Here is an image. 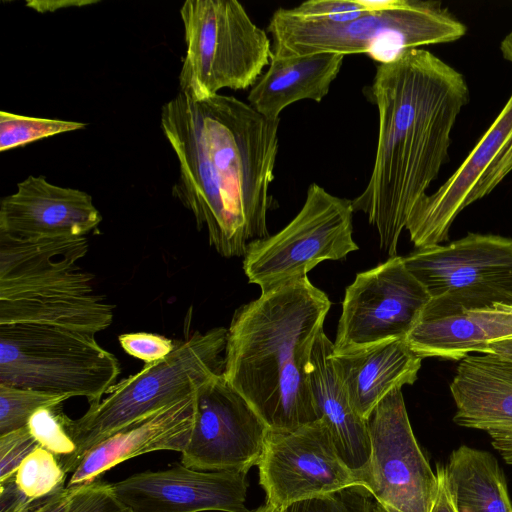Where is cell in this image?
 Instances as JSON below:
<instances>
[{"label":"cell","instance_id":"4","mask_svg":"<svg viewBox=\"0 0 512 512\" xmlns=\"http://www.w3.org/2000/svg\"><path fill=\"white\" fill-rule=\"evenodd\" d=\"M272 57L365 53L378 63L467 31L439 1L310 0L271 16Z\"/></svg>","mask_w":512,"mask_h":512},{"label":"cell","instance_id":"20","mask_svg":"<svg viewBox=\"0 0 512 512\" xmlns=\"http://www.w3.org/2000/svg\"><path fill=\"white\" fill-rule=\"evenodd\" d=\"M331 361L351 406L367 420L390 392L417 380L422 358L405 339H394L349 352H332Z\"/></svg>","mask_w":512,"mask_h":512},{"label":"cell","instance_id":"14","mask_svg":"<svg viewBox=\"0 0 512 512\" xmlns=\"http://www.w3.org/2000/svg\"><path fill=\"white\" fill-rule=\"evenodd\" d=\"M512 171V93L488 130L456 171L409 215L406 230L414 246L447 240L461 211L482 199Z\"/></svg>","mask_w":512,"mask_h":512},{"label":"cell","instance_id":"1","mask_svg":"<svg viewBox=\"0 0 512 512\" xmlns=\"http://www.w3.org/2000/svg\"><path fill=\"white\" fill-rule=\"evenodd\" d=\"M161 127L179 162L173 195L198 230L206 229L210 245L238 257L251 241L270 236L279 120L233 96L195 100L179 92L163 105Z\"/></svg>","mask_w":512,"mask_h":512},{"label":"cell","instance_id":"16","mask_svg":"<svg viewBox=\"0 0 512 512\" xmlns=\"http://www.w3.org/2000/svg\"><path fill=\"white\" fill-rule=\"evenodd\" d=\"M247 472L201 471L183 464L133 474L110 483L130 512H251L246 507Z\"/></svg>","mask_w":512,"mask_h":512},{"label":"cell","instance_id":"10","mask_svg":"<svg viewBox=\"0 0 512 512\" xmlns=\"http://www.w3.org/2000/svg\"><path fill=\"white\" fill-rule=\"evenodd\" d=\"M352 201L312 183L298 214L278 233L251 241L243 270L250 283L270 291L307 277L325 260H341L358 250L353 240Z\"/></svg>","mask_w":512,"mask_h":512},{"label":"cell","instance_id":"30","mask_svg":"<svg viewBox=\"0 0 512 512\" xmlns=\"http://www.w3.org/2000/svg\"><path fill=\"white\" fill-rule=\"evenodd\" d=\"M65 512H130L113 494L110 483L96 480L78 486Z\"/></svg>","mask_w":512,"mask_h":512},{"label":"cell","instance_id":"7","mask_svg":"<svg viewBox=\"0 0 512 512\" xmlns=\"http://www.w3.org/2000/svg\"><path fill=\"white\" fill-rule=\"evenodd\" d=\"M121 366L95 336L40 324L0 325V384L99 402Z\"/></svg>","mask_w":512,"mask_h":512},{"label":"cell","instance_id":"36","mask_svg":"<svg viewBox=\"0 0 512 512\" xmlns=\"http://www.w3.org/2000/svg\"><path fill=\"white\" fill-rule=\"evenodd\" d=\"M481 354H494L512 359V339L492 343Z\"/></svg>","mask_w":512,"mask_h":512},{"label":"cell","instance_id":"3","mask_svg":"<svg viewBox=\"0 0 512 512\" xmlns=\"http://www.w3.org/2000/svg\"><path fill=\"white\" fill-rule=\"evenodd\" d=\"M331 307L308 277L238 308L231 320L223 376L272 432L318 420L310 388V361Z\"/></svg>","mask_w":512,"mask_h":512},{"label":"cell","instance_id":"21","mask_svg":"<svg viewBox=\"0 0 512 512\" xmlns=\"http://www.w3.org/2000/svg\"><path fill=\"white\" fill-rule=\"evenodd\" d=\"M333 343L324 331L313 347L309 377L318 419L330 429L339 455L366 487L371 454L368 421L351 406L331 361Z\"/></svg>","mask_w":512,"mask_h":512},{"label":"cell","instance_id":"27","mask_svg":"<svg viewBox=\"0 0 512 512\" xmlns=\"http://www.w3.org/2000/svg\"><path fill=\"white\" fill-rule=\"evenodd\" d=\"M67 399L43 391L0 384V435L27 426L37 410L59 407Z\"/></svg>","mask_w":512,"mask_h":512},{"label":"cell","instance_id":"22","mask_svg":"<svg viewBox=\"0 0 512 512\" xmlns=\"http://www.w3.org/2000/svg\"><path fill=\"white\" fill-rule=\"evenodd\" d=\"M507 339H512V306L496 305L448 317L419 319L405 340L422 359L461 361Z\"/></svg>","mask_w":512,"mask_h":512},{"label":"cell","instance_id":"12","mask_svg":"<svg viewBox=\"0 0 512 512\" xmlns=\"http://www.w3.org/2000/svg\"><path fill=\"white\" fill-rule=\"evenodd\" d=\"M367 421L371 454L366 487L384 512H430L437 474L413 433L401 389L382 399Z\"/></svg>","mask_w":512,"mask_h":512},{"label":"cell","instance_id":"18","mask_svg":"<svg viewBox=\"0 0 512 512\" xmlns=\"http://www.w3.org/2000/svg\"><path fill=\"white\" fill-rule=\"evenodd\" d=\"M449 387L456 407L453 421L485 431L512 465V359L471 354L459 362Z\"/></svg>","mask_w":512,"mask_h":512},{"label":"cell","instance_id":"24","mask_svg":"<svg viewBox=\"0 0 512 512\" xmlns=\"http://www.w3.org/2000/svg\"><path fill=\"white\" fill-rule=\"evenodd\" d=\"M442 468L456 512H512L505 475L492 453L461 445Z\"/></svg>","mask_w":512,"mask_h":512},{"label":"cell","instance_id":"33","mask_svg":"<svg viewBox=\"0 0 512 512\" xmlns=\"http://www.w3.org/2000/svg\"><path fill=\"white\" fill-rule=\"evenodd\" d=\"M34 501L20 490L15 476L0 482V512H24Z\"/></svg>","mask_w":512,"mask_h":512},{"label":"cell","instance_id":"38","mask_svg":"<svg viewBox=\"0 0 512 512\" xmlns=\"http://www.w3.org/2000/svg\"><path fill=\"white\" fill-rule=\"evenodd\" d=\"M251 512H284V509H280L266 502L264 505Z\"/></svg>","mask_w":512,"mask_h":512},{"label":"cell","instance_id":"29","mask_svg":"<svg viewBox=\"0 0 512 512\" xmlns=\"http://www.w3.org/2000/svg\"><path fill=\"white\" fill-rule=\"evenodd\" d=\"M284 512H384L370 490L363 485L350 486L332 494L300 501Z\"/></svg>","mask_w":512,"mask_h":512},{"label":"cell","instance_id":"11","mask_svg":"<svg viewBox=\"0 0 512 512\" xmlns=\"http://www.w3.org/2000/svg\"><path fill=\"white\" fill-rule=\"evenodd\" d=\"M429 300L401 256L358 273L345 290L333 353L406 339Z\"/></svg>","mask_w":512,"mask_h":512},{"label":"cell","instance_id":"2","mask_svg":"<svg viewBox=\"0 0 512 512\" xmlns=\"http://www.w3.org/2000/svg\"><path fill=\"white\" fill-rule=\"evenodd\" d=\"M368 96L379 120L375 161L352 206L367 216L382 250L394 257L410 213L449 159L451 133L469 89L460 72L417 48L378 63Z\"/></svg>","mask_w":512,"mask_h":512},{"label":"cell","instance_id":"19","mask_svg":"<svg viewBox=\"0 0 512 512\" xmlns=\"http://www.w3.org/2000/svg\"><path fill=\"white\" fill-rule=\"evenodd\" d=\"M196 392L141 418L92 446L71 473L66 487L92 483L114 466L145 453L182 452L195 418Z\"/></svg>","mask_w":512,"mask_h":512},{"label":"cell","instance_id":"32","mask_svg":"<svg viewBox=\"0 0 512 512\" xmlns=\"http://www.w3.org/2000/svg\"><path fill=\"white\" fill-rule=\"evenodd\" d=\"M118 340L127 354L144 361L145 364L164 359L175 346V342L169 338L146 332L122 334Z\"/></svg>","mask_w":512,"mask_h":512},{"label":"cell","instance_id":"26","mask_svg":"<svg viewBox=\"0 0 512 512\" xmlns=\"http://www.w3.org/2000/svg\"><path fill=\"white\" fill-rule=\"evenodd\" d=\"M87 124L77 121L28 117L0 112V151L27 145L60 133L83 129Z\"/></svg>","mask_w":512,"mask_h":512},{"label":"cell","instance_id":"13","mask_svg":"<svg viewBox=\"0 0 512 512\" xmlns=\"http://www.w3.org/2000/svg\"><path fill=\"white\" fill-rule=\"evenodd\" d=\"M257 466L266 502L280 509L364 486L339 455L321 419L289 432L269 431Z\"/></svg>","mask_w":512,"mask_h":512},{"label":"cell","instance_id":"9","mask_svg":"<svg viewBox=\"0 0 512 512\" xmlns=\"http://www.w3.org/2000/svg\"><path fill=\"white\" fill-rule=\"evenodd\" d=\"M430 295L420 319L512 306V238L469 233L403 257Z\"/></svg>","mask_w":512,"mask_h":512},{"label":"cell","instance_id":"37","mask_svg":"<svg viewBox=\"0 0 512 512\" xmlns=\"http://www.w3.org/2000/svg\"><path fill=\"white\" fill-rule=\"evenodd\" d=\"M500 50L503 58L512 63V31L501 41Z\"/></svg>","mask_w":512,"mask_h":512},{"label":"cell","instance_id":"8","mask_svg":"<svg viewBox=\"0 0 512 512\" xmlns=\"http://www.w3.org/2000/svg\"><path fill=\"white\" fill-rule=\"evenodd\" d=\"M186 53L180 92L203 100L253 87L270 64L272 41L236 0H187L180 9Z\"/></svg>","mask_w":512,"mask_h":512},{"label":"cell","instance_id":"28","mask_svg":"<svg viewBox=\"0 0 512 512\" xmlns=\"http://www.w3.org/2000/svg\"><path fill=\"white\" fill-rule=\"evenodd\" d=\"M59 407L41 408L29 419L27 427L42 447L54 454L67 474L76 468L77 446L64 424Z\"/></svg>","mask_w":512,"mask_h":512},{"label":"cell","instance_id":"31","mask_svg":"<svg viewBox=\"0 0 512 512\" xmlns=\"http://www.w3.org/2000/svg\"><path fill=\"white\" fill-rule=\"evenodd\" d=\"M39 446L27 426L0 435V482L15 476L24 459Z\"/></svg>","mask_w":512,"mask_h":512},{"label":"cell","instance_id":"23","mask_svg":"<svg viewBox=\"0 0 512 512\" xmlns=\"http://www.w3.org/2000/svg\"><path fill=\"white\" fill-rule=\"evenodd\" d=\"M344 55L320 53L292 58L271 56L270 64L248 95L249 105L271 121L289 105L322 101L338 76Z\"/></svg>","mask_w":512,"mask_h":512},{"label":"cell","instance_id":"35","mask_svg":"<svg viewBox=\"0 0 512 512\" xmlns=\"http://www.w3.org/2000/svg\"><path fill=\"white\" fill-rule=\"evenodd\" d=\"M437 474V491L430 512H456L450 494L447 490L443 471L436 470Z\"/></svg>","mask_w":512,"mask_h":512},{"label":"cell","instance_id":"15","mask_svg":"<svg viewBox=\"0 0 512 512\" xmlns=\"http://www.w3.org/2000/svg\"><path fill=\"white\" fill-rule=\"evenodd\" d=\"M269 429L250 404L218 375L196 391L195 418L181 464L201 471H244L257 465Z\"/></svg>","mask_w":512,"mask_h":512},{"label":"cell","instance_id":"25","mask_svg":"<svg viewBox=\"0 0 512 512\" xmlns=\"http://www.w3.org/2000/svg\"><path fill=\"white\" fill-rule=\"evenodd\" d=\"M67 475L57 457L39 446L21 463L15 481L27 497L40 500L66 487Z\"/></svg>","mask_w":512,"mask_h":512},{"label":"cell","instance_id":"5","mask_svg":"<svg viewBox=\"0 0 512 512\" xmlns=\"http://www.w3.org/2000/svg\"><path fill=\"white\" fill-rule=\"evenodd\" d=\"M88 248L86 236L0 234V325H50L93 336L107 329L114 307L93 292L94 275L77 264Z\"/></svg>","mask_w":512,"mask_h":512},{"label":"cell","instance_id":"6","mask_svg":"<svg viewBox=\"0 0 512 512\" xmlns=\"http://www.w3.org/2000/svg\"><path fill=\"white\" fill-rule=\"evenodd\" d=\"M228 329L194 332L175 342L164 359L145 364L134 375L114 384L99 402L90 404L78 419L64 414V424L77 446L76 467L96 443L168 405L193 395L224 372Z\"/></svg>","mask_w":512,"mask_h":512},{"label":"cell","instance_id":"34","mask_svg":"<svg viewBox=\"0 0 512 512\" xmlns=\"http://www.w3.org/2000/svg\"><path fill=\"white\" fill-rule=\"evenodd\" d=\"M77 487H64L56 493L34 501L24 512H65Z\"/></svg>","mask_w":512,"mask_h":512},{"label":"cell","instance_id":"17","mask_svg":"<svg viewBox=\"0 0 512 512\" xmlns=\"http://www.w3.org/2000/svg\"><path fill=\"white\" fill-rule=\"evenodd\" d=\"M101 221L89 194L44 176H28L0 203V234L17 239L86 236Z\"/></svg>","mask_w":512,"mask_h":512}]
</instances>
